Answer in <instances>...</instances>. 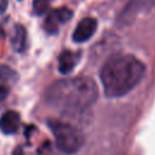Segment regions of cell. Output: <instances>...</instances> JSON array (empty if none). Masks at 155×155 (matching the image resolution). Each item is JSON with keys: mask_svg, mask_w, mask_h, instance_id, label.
Returning a JSON list of instances; mask_svg holds the SVG:
<instances>
[{"mask_svg": "<svg viewBox=\"0 0 155 155\" xmlns=\"http://www.w3.org/2000/svg\"><path fill=\"white\" fill-rule=\"evenodd\" d=\"M98 87L88 76L62 79L51 84L46 92V102L64 113H81L94 104Z\"/></svg>", "mask_w": 155, "mask_h": 155, "instance_id": "1", "label": "cell"}, {"mask_svg": "<svg viewBox=\"0 0 155 155\" xmlns=\"http://www.w3.org/2000/svg\"><path fill=\"white\" fill-rule=\"evenodd\" d=\"M145 65L132 54H116L103 64L99 76L107 97L116 98L133 90L143 79Z\"/></svg>", "mask_w": 155, "mask_h": 155, "instance_id": "2", "label": "cell"}, {"mask_svg": "<svg viewBox=\"0 0 155 155\" xmlns=\"http://www.w3.org/2000/svg\"><path fill=\"white\" fill-rule=\"evenodd\" d=\"M48 126L54 136L56 147L59 151L64 154H73L79 151L84 145L82 133L71 124L59 120H48Z\"/></svg>", "mask_w": 155, "mask_h": 155, "instance_id": "3", "label": "cell"}, {"mask_svg": "<svg viewBox=\"0 0 155 155\" xmlns=\"http://www.w3.org/2000/svg\"><path fill=\"white\" fill-rule=\"evenodd\" d=\"M73 17V11L68 7H58L56 10H52L47 13L45 22H44V28L47 33L54 34L58 31V28L67 23L70 18Z\"/></svg>", "mask_w": 155, "mask_h": 155, "instance_id": "4", "label": "cell"}, {"mask_svg": "<svg viewBox=\"0 0 155 155\" xmlns=\"http://www.w3.org/2000/svg\"><path fill=\"white\" fill-rule=\"evenodd\" d=\"M96 29H97V21L92 17H86L78 23L73 33V40L75 42H85L93 36Z\"/></svg>", "mask_w": 155, "mask_h": 155, "instance_id": "5", "label": "cell"}, {"mask_svg": "<svg viewBox=\"0 0 155 155\" xmlns=\"http://www.w3.org/2000/svg\"><path fill=\"white\" fill-rule=\"evenodd\" d=\"M81 57L80 52H74L65 50L58 57V69L62 74H69L76 67Z\"/></svg>", "mask_w": 155, "mask_h": 155, "instance_id": "6", "label": "cell"}, {"mask_svg": "<svg viewBox=\"0 0 155 155\" xmlns=\"http://www.w3.org/2000/svg\"><path fill=\"white\" fill-rule=\"evenodd\" d=\"M19 122H21L19 114L15 110H8L4 113L0 117V130L5 134L16 133V131L19 127Z\"/></svg>", "mask_w": 155, "mask_h": 155, "instance_id": "7", "label": "cell"}, {"mask_svg": "<svg viewBox=\"0 0 155 155\" xmlns=\"http://www.w3.org/2000/svg\"><path fill=\"white\" fill-rule=\"evenodd\" d=\"M18 74L11 67L0 64V88L5 91H10V88L17 82Z\"/></svg>", "mask_w": 155, "mask_h": 155, "instance_id": "8", "label": "cell"}, {"mask_svg": "<svg viewBox=\"0 0 155 155\" xmlns=\"http://www.w3.org/2000/svg\"><path fill=\"white\" fill-rule=\"evenodd\" d=\"M12 47L16 52H23L27 44V30L22 24H16L13 27L12 35Z\"/></svg>", "mask_w": 155, "mask_h": 155, "instance_id": "9", "label": "cell"}, {"mask_svg": "<svg viewBox=\"0 0 155 155\" xmlns=\"http://www.w3.org/2000/svg\"><path fill=\"white\" fill-rule=\"evenodd\" d=\"M53 0H33V11L35 15H44L51 6Z\"/></svg>", "mask_w": 155, "mask_h": 155, "instance_id": "10", "label": "cell"}, {"mask_svg": "<svg viewBox=\"0 0 155 155\" xmlns=\"http://www.w3.org/2000/svg\"><path fill=\"white\" fill-rule=\"evenodd\" d=\"M7 5H8L7 0H0V15H2V13L6 11Z\"/></svg>", "mask_w": 155, "mask_h": 155, "instance_id": "11", "label": "cell"}, {"mask_svg": "<svg viewBox=\"0 0 155 155\" xmlns=\"http://www.w3.org/2000/svg\"><path fill=\"white\" fill-rule=\"evenodd\" d=\"M12 155H24V150L22 149V147H17L13 149Z\"/></svg>", "mask_w": 155, "mask_h": 155, "instance_id": "12", "label": "cell"}, {"mask_svg": "<svg viewBox=\"0 0 155 155\" xmlns=\"http://www.w3.org/2000/svg\"><path fill=\"white\" fill-rule=\"evenodd\" d=\"M7 93H8V91H5V90H1L0 88V101H2L7 96Z\"/></svg>", "mask_w": 155, "mask_h": 155, "instance_id": "13", "label": "cell"}]
</instances>
